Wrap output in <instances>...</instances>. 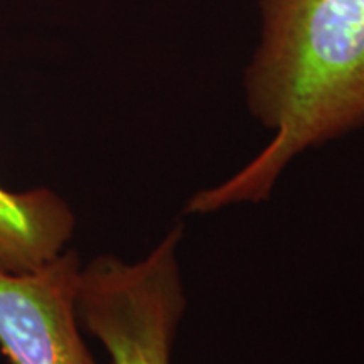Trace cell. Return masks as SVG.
I'll return each mask as SVG.
<instances>
[{"label":"cell","instance_id":"1","mask_svg":"<svg viewBox=\"0 0 364 364\" xmlns=\"http://www.w3.org/2000/svg\"><path fill=\"white\" fill-rule=\"evenodd\" d=\"M260 17L243 86L272 136L233 176L191 196L186 215L267 201L299 156L364 127V0H260Z\"/></svg>","mask_w":364,"mask_h":364},{"label":"cell","instance_id":"2","mask_svg":"<svg viewBox=\"0 0 364 364\" xmlns=\"http://www.w3.org/2000/svg\"><path fill=\"white\" fill-rule=\"evenodd\" d=\"M177 221L142 260L102 255L81 267L76 311L112 364H171L177 331L188 307Z\"/></svg>","mask_w":364,"mask_h":364},{"label":"cell","instance_id":"3","mask_svg":"<svg viewBox=\"0 0 364 364\" xmlns=\"http://www.w3.org/2000/svg\"><path fill=\"white\" fill-rule=\"evenodd\" d=\"M81 267L66 250L36 272H0V351L11 364H100L76 311Z\"/></svg>","mask_w":364,"mask_h":364},{"label":"cell","instance_id":"4","mask_svg":"<svg viewBox=\"0 0 364 364\" xmlns=\"http://www.w3.org/2000/svg\"><path fill=\"white\" fill-rule=\"evenodd\" d=\"M76 218L54 191H7L0 186V272L24 275L39 270L73 238Z\"/></svg>","mask_w":364,"mask_h":364}]
</instances>
